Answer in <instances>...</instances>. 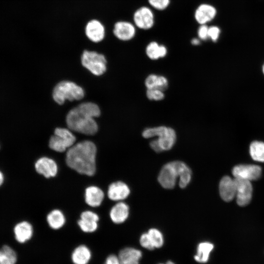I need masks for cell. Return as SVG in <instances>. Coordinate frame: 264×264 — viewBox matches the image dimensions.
Returning <instances> with one entry per match:
<instances>
[{"label":"cell","mask_w":264,"mask_h":264,"mask_svg":"<svg viewBox=\"0 0 264 264\" xmlns=\"http://www.w3.org/2000/svg\"><path fill=\"white\" fill-rule=\"evenodd\" d=\"M177 176L178 174L175 161H172L166 164L162 168L158 176V181L163 188L171 189L175 187Z\"/></svg>","instance_id":"10"},{"label":"cell","mask_w":264,"mask_h":264,"mask_svg":"<svg viewBox=\"0 0 264 264\" xmlns=\"http://www.w3.org/2000/svg\"><path fill=\"white\" fill-rule=\"evenodd\" d=\"M130 193L128 185L122 181L111 183L108 188L109 198L113 201H119L126 198Z\"/></svg>","instance_id":"19"},{"label":"cell","mask_w":264,"mask_h":264,"mask_svg":"<svg viewBox=\"0 0 264 264\" xmlns=\"http://www.w3.org/2000/svg\"><path fill=\"white\" fill-rule=\"evenodd\" d=\"M249 154L254 160L264 162V142L258 140L252 141L249 146Z\"/></svg>","instance_id":"28"},{"label":"cell","mask_w":264,"mask_h":264,"mask_svg":"<svg viewBox=\"0 0 264 264\" xmlns=\"http://www.w3.org/2000/svg\"><path fill=\"white\" fill-rule=\"evenodd\" d=\"M200 43V40L199 38H193L191 40V44L194 45H198Z\"/></svg>","instance_id":"38"},{"label":"cell","mask_w":264,"mask_h":264,"mask_svg":"<svg viewBox=\"0 0 264 264\" xmlns=\"http://www.w3.org/2000/svg\"><path fill=\"white\" fill-rule=\"evenodd\" d=\"M146 95L150 100L155 101L161 100L164 98V94L162 90L159 89H147Z\"/></svg>","instance_id":"32"},{"label":"cell","mask_w":264,"mask_h":264,"mask_svg":"<svg viewBox=\"0 0 264 264\" xmlns=\"http://www.w3.org/2000/svg\"><path fill=\"white\" fill-rule=\"evenodd\" d=\"M262 170L260 166L254 164H240L234 166L232 171L234 178L249 181L257 180L262 175Z\"/></svg>","instance_id":"8"},{"label":"cell","mask_w":264,"mask_h":264,"mask_svg":"<svg viewBox=\"0 0 264 264\" xmlns=\"http://www.w3.org/2000/svg\"><path fill=\"white\" fill-rule=\"evenodd\" d=\"M104 198L103 191L98 187L91 186L86 189L85 201L90 206L95 207L100 206Z\"/></svg>","instance_id":"21"},{"label":"cell","mask_w":264,"mask_h":264,"mask_svg":"<svg viewBox=\"0 0 264 264\" xmlns=\"http://www.w3.org/2000/svg\"><path fill=\"white\" fill-rule=\"evenodd\" d=\"M117 256L120 264H139L142 253L134 247H125L119 250Z\"/></svg>","instance_id":"18"},{"label":"cell","mask_w":264,"mask_h":264,"mask_svg":"<svg viewBox=\"0 0 264 264\" xmlns=\"http://www.w3.org/2000/svg\"><path fill=\"white\" fill-rule=\"evenodd\" d=\"M80 218L78 224L83 232L90 233L97 230L99 217L96 213L90 211H86L81 213Z\"/></svg>","instance_id":"16"},{"label":"cell","mask_w":264,"mask_h":264,"mask_svg":"<svg viewBox=\"0 0 264 264\" xmlns=\"http://www.w3.org/2000/svg\"><path fill=\"white\" fill-rule=\"evenodd\" d=\"M70 258L73 264H89L92 258V252L88 246L81 244L72 250Z\"/></svg>","instance_id":"17"},{"label":"cell","mask_w":264,"mask_h":264,"mask_svg":"<svg viewBox=\"0 0 264 264\" xmlns=\"http://www.w3.org/2000/svg\"><path fill=\"white\" fill-rule=\"evenodd\" d=\"M145 84L147 89L156 88L163 91L167 88L168 82L163 76L150 74L146 78Z\"/></svg>","instance_id":"25"},{"label":"cell","mask_w":264,"mask_h":264,"mask_svg":"<svg viewBox=\"0 0 264 264\" xmlns=\"http://www.w3.org/2000/svg\"><path fill=\"white\" fill-rule=\"evenodd\" d=\"M129 208L127 204L119 202L114 205L110 211L111 220L115 223L119 224L124 222L128 217Z\"/></svg>","instance_id":"22"},{"label":"cell","mask_w":264,"mask_h":264,"mask_svg":"<svg viewBox=\"0 0 264 264\" xmlns=\"http://www.w3.org/2000/svg\"><path fill=\"white\" fill-rule=\"evenodd\" d=\"M85 31L88 38L94 43L102 41L105 35L104 26L97 20L89 21L85 26Z\"/></svg>","instance_id":"14"},{"label":"cell","mask_w":264,"mask_h":264,"mask_svg":"<svg viewBox=\"0 0 264 264\" xmlns=\"http://www.w3.org/2000/svg\"><path fill=\"white\" fill-rule=\"evenodd\" d=\"M236 185V202L240 206H245L250 202L253 187L250 181L234 178Z\"/></svg>","instance_id":"9"},{"label":"cell","mask_w":264,"mask_h":264,"mask_svg":"<svg viewBox=\"0 0 264 264\" xmlns=\"http://www.w3.org/2000/svg\"><path fill=\"white\" fill-rule=\"evenodd\" d=\"M220 33V29L217 26L212 25L208 27L209 39L212 42H216L219 38Z\"/></svg>","instance_id":"34"},{"label":"cell","mask_w":264,"mask_h":264,"mask_svg":"<svg viewBox=\"0 0 264 264\" xmlns=\"http://www.w3.org/2000/svg\"><path fill=\"white\" fill-rule=\"evenodd\" d=\"M103 264H120L117 255L110 254L105 258Z\"/></svg>","instance_id":"36"},{"label":"cell","mask_w":264,"mask_h":264,"mask_svg":"<svg viewBox=\"0 0 264 264\" xmlns=\"http://www.w3.org/2000/svg\"><path fill=\"white\" fill-rule=\"evenodd\" d=\"M139 242L141 245L145 249L153 250L155 248L148 233H145L141 235Z\"/></svg>","instance_id":"33"},{"label":"cell","mask_w":264,"mask_h":264,"mask_svg":"<svg viewBox=\"0 0 264 264\" xmlns=\"http://www.w3.org/2000/svg\"><path fill=\"white\" fill-rule=\"evenodd\" d=\"M47 221L50 228L54 230H58L64 226L66 219L63 213L60 210L55 209L48 214Z\"/></svg>","instance_id":"27"},{"label":"cell","mask_w":264,"mask_h":264,"mask_svg":"<svg viewBox=\"0 0 264 264\" xmlns=\"http://www.w3.org/2000/svg\"><path fill=\"white\" fill-rule=\"evenodd\" d=\"M4 177L2 173L0 171V186L2 184Z\"/></svg>","instance_id":"39"},{"label":"cell","mask_w":264,"mask_h":264,"mask_svg":"<svg viewBox=\"0 0 264 264\" xmlns=\"http://www.w3.org/2000/svg\"><path fill=\"white\" fill-rule=\"evenodd\" d=\"M100 115V109L96 104L83 103L68 112L66 122L71 131L92 135L98 131V125L94 118Z\"/></svg>","instance_id":"2"},{"label":"cell","mask_w":264,"mask_h":264,"mask_svg":"<svg viewBox=\"0 0 264 264\" xmlns=\"http://www.w3.org/2000/svg\"><path fill=\"white\" fill-rule=\"evenodd\" d=\"M214 249V245L209 242H202L198 244L194 260L198 263L205 264L210 259V255Z\"/></svg>","instance_id":"23"},{"label":"cell","mask_w":264,"mask_h":264,"mask_svg":"<svg viewBox=\"0 0 264 264\" xmlns=\"http://www.w3.org/2000/svg\"><path fill=\"white\" fill-rule=\"evenodd\" d=\"M145 134L148 138L158 136L157 140L162 151L170 150L176 140V133L175 130L166 126L148 128Z\"/></svg>","instance_id":"6"},{"label":"cell","mask_w":264,"mask_h":264,"mask_svg":"<svg viewBox=\"0 0 264 264\" xmlns=\"http://www.w3.org/2000/svg\"><path fill=\"white\" fill-rule=\"evenodd\" d=\"M97 149L95 144L89 140L74 144L66 152L67 165L78 173L88 176L96 171L95 158Z\"/></svg>","instance_id":"1"},{"label":"cell","mask_w":264,"mask_h":264,"mask_svg":"<svg viewBox=\"0 0 264 264\" xmlns=\"http://www.w3.org/2000/svg\"><path fill=\"white\" fill-rule=\"evenodd\" d=\"M81 62L85 67L95 75H101L106 70L105 57L95 51L84 50L81 56Z\"/></svg>","instance_id":"5"},{"label":"cell","mask_w":264,"mask_h":264,"mask_svg":"<svg viewBox=\"0 0 264 264\" xmlns=\"http://www.w3.org/2000/svg\"><path fill=\"white\" fill-rule=\"evenodd\" d=\"M14 231L16 240L20 243H24L29 241L33 234L32 226L25 221L18 223L15 226Z\"/></svg>","instance_id":"20"},{"label":"cell","mask_w":264,"mask_h":264,"mask_svg":"<svg viewBox=\"0 0 264 264\" xmlns=\"http://www.w3.org/2000/svg\"><path fill=\"white\" fill-rule=\"evenodd\" d=\"M219 193L221 198L226 202L234 199L236 195V185L234 178L224 176L219 183Z\"/></svg>","instance_id":"13"},{"label":"cell","mask_w":264,"mask_h":264,"mask_svg":"<svg viewBox=\"0 0 264 264\" xmlns=\"http://www.w3.org/2000/svg\"><path fill=\"white\" fill-rule=\"evenodd\" d=\"M134 24L142 30H149L154 24V15L152 10L149 7L143 6L138 8L133 15Z\"/></svg>","instance_id":"7"},{"label":"cell","mask_w":264,"mask_h":264,"mask_svg":"<svg viewBox=\"0 0 264 264\" xmlns=\"http://www.w3.org/2000/svg\"><path fill=\"white\" fill-rule=\"evenodd\" d=\"M208 27L207 24L200 25L198 29V38L200 40L206 41L209 39Z\"/></svg>","instance_id":"35"},{"label":"cell","mask_w":264,"mask_h":264,"mask_svg":"<svg viewBox=\"0 0 264 264\" xmlns=\"http://www.w3.org/2000/svg\"><path fill=\"white\" fill-rule=\"evenodd\" d=\"M262 73L264 76V63H263L262 66Z\"/></svg>","instance_id":"41"},{"label":"cell","mask_w":264,"mask_h":264,"mask_svg":"<svg viewBox=\"0 0 264 264\" xmlns=\"http://www.w3.org/2000/svg\"><path fill=\"white\" fill-rule=\"evenodd\" d=\"M76 137L69 129L57 128L49 141L50 148L56 152L62 153L72 146Z\"/></svg>","instance_id":"4"},{"label":"cell","mask_w":264,"mask_h":264,"mask_svg":"<svg viewBox=\"0 0 264 264\" xmlns=\"http://www.w3.org/2000/svg\"><path fill=\"white\" fill-rule=\"evenodd\" d=\"M148 233L155 248L161 247L164 243V239L161 232L157 229L151 228Z\"/></svg>","instance_id":"30"},{"label":"cell","mask_w":264,"mask_h":264,"mask_svg":"<svg viewBox=\"0 0 264 264\" xmlns=\"http://www.w3.org/2000/svg\"><path fill=\"white\" fill-rule=\"evenodd\" d=\"M178 176L179 177V185L184 188L187 186L191 180V171L184 163L180 161H175Z\"/></svg>","instance_id":"26"},{"label":"cell","mask_w":264,"mask_h":264,"mask_svg":"<svg viewBox=\"0 0 264 264\" xmlns=\"http://www.w3.org/2000/svg\"><path fill=\"white\" fill-rule=\"evenodd\" d=\"M84 95L82 88L69 81L59 82L54 87L52 93L53 99L59 105L63 104L66 100L70 101L81 100Z\"/></svg>","instance_id":"3"},{"label":"cell","mask_w":264,"mask_h":264,"mask_svg":"<svg viewBox=\"0 0 264 264\" xmlns=\"http://www.w3.org/2000/svg\"><path fill=\"white\" fill-rule=\"evenodd\" d=\"M162 264V263H159V264Z\"/></svg>","instance_id":"42"},{"label":"cell","mask_w":264,"mask_h":264,"mask_svg":"<svg viewBox=\"0 0 264 264\" xmlns=\"http://www.w3.org/2000/svg\"><path fill=\"white\" fill-rule=\"evenodd\" d=\"M17 255L15 251L7 245L0 249V264H15Z\"/></svg>","instance_id":"29"},{"label":"cell","mask_w":264,"mask_h":264,"mask_svg":"<svg viewBox=\"0 0 264 264\" xmlns=\"http://www.w3.org/2000/svg\"><path fill=\"white\" fill-rule=\"evenodd\" d=\"M148 1L152 7L157 10L162 11L169 6L171 0H148Z\"/></svg>","instance_id":"31"},{"label":"cell","mask_w":264,"mask_h":264,"mask_svg":"<svg viewBox=\"0 0 264 264\" xmlns=\"http://www.w3.org/2000/svg\"><path fill=\"white\" fill-rule=\"evenodd\" d=\"M150 145L151 148L157 153L163 151L160 147L157 139L152 141Z\"/></svg>","instance_id":"37"},{"label":"cell","mask_w":264,"mask_h":264,"mask_svg":"<svg viewBox=\"0 0 264 264\" xmlns=\"http://www.w3.org/2000/svg\"><path fill=\"white\" fill-rule=\"evenodd\" d=\"M165 264H175L171 261H167Z\"/></svg>","instance_id":"40"},{"label":"cell","mask_w":264,"mask_h":264,"mask_svg":"<svg viewBox=\"0 0 264 264\" xmlns=\"http://www.w3.org/2000/svg\"><path fill=\"white\" fill-rule=\"evenodd\" d=\"M36 171L46 178L55 176L58 171V167L55 161L47 157H42L35 163Z\"/></svg>","instance_id":"15"},{"label":"cell","mask_w":264,"mask_h":264,"mask_svg":"<svg viewBox=\"0 0 264 264\" xmlns=\"http://www.w3.org/2000/svg\"><path fill=\"white\" fill-rule=\"evenodd\" d=\"M216 8L208 3H202L199 5L194 13V18L199 24H206L212 21L217 15Z\"/></svg>","instance_id":"12"},{"label":"cell","mask_w":264,"mask_h":264,"mask_svg":"<svg viewBox=\"0 0 264 264\" xmlns=\"http://www.w3.org/2000/svg\"><path fill=\"white\" fill-rule=\"evenodd\" d=\"M113 33L119 40L127 41L132 40L136 34V26L127 21H119L114 25Z\"/></svg>","instance_id":"11"},{"label":"cell","mask_w":264,"mask_h":264,"mask_svg":"<svg viewBox=\"0 0 264 264\" xmlns=\"http://www.w3.org/2000/svg\"><path fill=\"white\" fill-rule=\"evenodd\" d=\"M146 53L150 59L157 60L164 57L167 55V49L165 45L153 41L147 45Z\"/></svg>","instance_id":"24"}]
</instances>
